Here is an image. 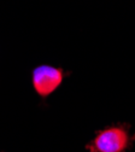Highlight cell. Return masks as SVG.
Wrapping results in <instances>:
<instances>
[{
	"mask_svg": "<svg viewBox=\"0 0 135 152\" xmlns=\"http://www.w3.org/2000/svg\"><path fill=\"white\" fill-rule=\"evenodd\" d=\"M64 71L51 65L36 66L33 71V87L41 98H47L59 87L64 80Z\"/></svg>",
	"mask_w": 135,
	"mask_h": 152,
	"instance_id": "7a4b0ae2",
	"label": "cell"
},
{
	"mask_svg": "<svg viewBox=\"0 0 135 152\" xmlns=\"http://www.w3.org/2000/svg\"><path fill=\"white\" fill-rule=\"evenodd\" d=\"M133 139L127 124L110 126L96 132L86 148L89 152H127Z\"/></svg>",
	"mask_w": 135,
	"mask_h": 152,
	"instance_id": "6da1fadb",
	"label": "cell"
}]
</instances>
